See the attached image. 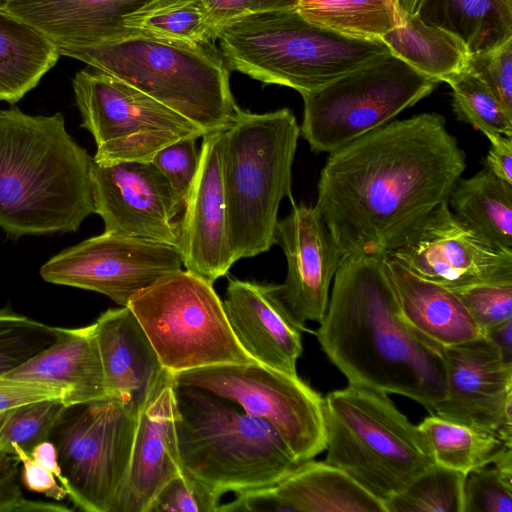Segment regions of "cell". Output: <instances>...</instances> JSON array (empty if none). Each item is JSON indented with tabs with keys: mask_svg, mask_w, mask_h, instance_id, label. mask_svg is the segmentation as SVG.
Segmentation results:
<instances>
[{
	"mask_svg": "<svg viewBox=\"0 0 512 512\" xmlns=\"http://www.w3.org/2000/svg\"><path fill=\"white\" fill-rule=\"evenodd\" d=\"M466 157L440 114L391 122L329 153L315 207L343 257L384 255L448 201Z\"/></svg>",
	"mask_w": 512,
	"mask_h": 512,
	"instance_id": "1",
	"label": "cell"
},
{
	"mask_svg": "<svg viewBox=\"0 0 512 512\" xmlns=\"http://www.w3.org/2000/svg\"><path fill=\"white\" fill-rule=\"evenodd\" d=\"M315 335L348 383L408 397L429 414L445 397L439 347L404 319L384 255L343 258Z\"/></svg>",
	"mask_w": 512,
	"mask_h": 512,
	"instance_id": "2",
	"label": "cell"
},
{
	"mask_svg": "<svg viewBox=\"0 0 512 512\" xmlns=\"http://www.w3.org/2000/svg\"><path fill=\"white\" fill-rule=\"evenodd\" d=\"M92 157L61 113L0 111V227L12 237L75 232L94 213Z\"/></svg>",
	"mask_w": 512,
	"mask_h": 512,
	"instance_id": "3",
	"label": "cell"
},
{
	"mask_svg": "<svg viewBox=\"0 0 512 512\" xmlns=\"http://www.w3.org/2000/svg\"><path fill=\"white\" fill-rule=\"evenodd\" d=\"M215 39L229 71L301 95L391 53L380 38L337 33L308 21L296 7L233 18Z\"/></svg>",
	"mask_w": 512,
	"mask_h": 512,
	"instance_id": "4",
	"label": "cell"
},
{
	"mask_svg": "<svg viewBox=\"0 0 512 512\" xmlns=\"http://www.w3.org/2000/svg\"><path fill=\"white\" fill-rule=\"evenodd\" d=\"M182 470L224 495L270 487L301 464L277 430L232 401L174 382Z\"/></svg>",
	"mask_w": 512,
	"mask_h": 512,
	"instance_id": "5",
	"label": "cell"
},
{
	"mask_svg": "<svg viewBox=\"0 0 512 512\" xmlns=\"http://www.w3.org/2000/svg\"><path fill=\"white\" fill-rule=\"evenodd\" d=\"M57 50L135 87L204 135L225 131L241 110L231 93L229 70L213 43L166 41L132 31L114 40Z\"/></svg>",
	"mask_w": 512,
	"mask_h": 512,
	"instance_id": "6",
	"label": "cell"
},
{
	"mask_svg": "<svg viewBox=\"0 0 512 512\" xmlns=\"http://www.w3.org/2000/svg\"><path fill=\"white\" fill-rule=\"evenodd\" d=\"M300 126L288 108L240 110L223 132L222 176L229 242L235 261L270 250L278 210L292 203V165Z\"/></svg>",
	"mask_w": 512,
	"mask_h": 512,
	"instance_id": "7",
	"label": "cell"
},
{
	"mask_svg": "<svg viewBox=\"0 0 512 512\" xmlns=\"http://www.w3.org/2000/svg\"><path fill=\"white\" fill-rule=\"evenodd\" d=\"M325 462L383 504L434 464L417 425L388 394L348 383L324 397Z\"/></svg>",
	"mask_w": 512,
	"mask_h": 512,
	"instance_id": "8",
	"label": "cell"
},
{
	"mask_svg": "<svg viewBox=\"0 0 512 512\" xmlns=\"http://www.w3.org/2000/svg\"><path fill=\"white\" fill-rule=\"evenodd\" d=\"M173 374L254 361L239 345L213 283L189 270L167 274L127 305Z\"/></svg>",
	"mask_w": 512,
	"mask_h": 512,
	"instance_id": "9",
	"label": "cell"
},
{
	"mask_svg": "<svg viewBox=\"0 0 512 512\" xmlns=\"http://www.w3.org/2000/svg\"><path fill=\"white\" fill-rule=\"evenodd\" d=\"M439 82L389 53L328 85L302 94L300 135L316 153H331L392 120Z\"/></svg>",
	"mask_w": 512,
	"mask_h": 512,
	"instance_id": "10",
	"label": "cell"
},
{
	"mask_svg": "<svg viewBox=\"0 0 512 512\" xmlns=\"http://www.w3.org/2000/svg\"><path fill=\"white\" fill-rule=\"evenodd\" d=\"M139 409L109 395L66 405L48 441L57 451L67 495L87 512H113L129 467Z\"/></svg>",
	"mask_w": 512,
	"mask_h": 512,
	"instance_id": "11",
	"label": "cell"
},
{
	"mask_svg": "<svg viewBox=\"0 0 512 512\" xmlns=\"http://www.w3.org/2000/svg\"><path fill=\"white\" fill-rule=\"evenodd\" d=\"M174 382L226 398L266 420L300 463L325 450L324 397L298 375L257 362L228 363L174 374Z\"/></svg>",
	"mask_w": 512,
	"mask_h": 512,
	"instance_id": "12",
	"label": "cell"
},
{
	"mask_svg": "<svg viewBox=\"0 0 512 512\" xmlns=\"http://www.w3.org/2000/svg\"><path fill=\"white\" fill-rule=\"evenodd\" d=\"M182 266L174 245L103 232L49 259L40 275L48 283L95 291L127 306L137 292Z\"/></svg>",
	"mask_w": 512,
	"mask_h": 512,
	"instance_id": "13",
	"label": "cell"
},
{
	"mask_svg": "<svg viewBox=\"0 0 512 512\" xmlns=\"http://www.w3.org/2000/svg\"><path fill=\"white\" fill-rule=\"evenodd\" d=\"M415 275L449 289L512 281V251L486 241L439 204L386 252Z\"/></svg>",
	"mask_w": 512,
	"mask_h": 512,
	"instance_id": "14",
	"label": "cell"
},
{
	"mask_svg": "<svg viewBox=\"0 0 512 512\" xmlns=\"http://www.w3.org/2000/svg\"><path fill=\"white\" fill-rule=\"evenodd\" d=\"M90 182L94 213L102 218L104 232L177 245L175 218L182 207L152 162L92 159Z\"/></svg>",
	"mask_w": 512,
	"mask_h": 512,
	"instance_id": "15",
	"label": "cell"
},
{
	"mask_svg": "<svg viewBox=\"0 0 512 512\" xmlns=\"http://www.w3.org/2000/svg\"><path fill=\"white\" fill-rule=\"evenodd\" d=\"M439 351L446 392L433 414L490 433L512 447V365L484 335Z\"/></svg>",
	"mask_w": 512,
	"mask_h": 512,
	"instance_id": "16",
	"label": "cell"
},
{
	"mask_svg": "<svg viewBox=\"0 0 512 512\" xmlns=\"http://www.w3.org/2000/svg\"><path fill=\"white\" fill-rule=\"evenodd\" d=\"M72 87L82 117L81 127L92 134L97 146L143 133L204 136L185 117L91 66L75 74Z\"/></svg>",
	"mask_w": 512,
	"mask_h": 512,
	"instance_id": "17",
	"label": "cell"
},
{
	"mask_svg": "<svg viewBox=\"0 0 512 512\" xmlns=\"http://www.w3.org/2000/svg\"><path fill=\"white\" fill-rule=\"evenodd\" d=\"M292 204L290 213L278 220L274 233L275 244L287 261L280 294L301 323L320 322L344 257L316 207Z\"/></svg>",
	"mask_w": 512,
	"mask_h": 512,
	"instance_id": "18",
	"label": "cell"
},
{
	"mask_svg": "<svg viewBox=\"0 0 512 512\" xmlns=\"http://www.w3.org/2000/svg\"><path fill=\"white\" fill-rule=\"evenodd\" d=\"M223 132L204 135L199 167L178 227L182 265L214 283L236 262L231 250L222 176Z\"/></svg>",
	"mask_w": 512,
	"mask_h": 512,
	"instance_id": "19",
	"label": "cell"
},
{
	"mask_svg": "<svg viewBox=\"0 0 512 512\" xmlns=\"http://www.w3.org/2000/svg\"><path fill=\"white\" fill-rule=\"evenodd\" d=\"M223 306L236 340L254 361L297 375L306 329L283 300L280 285L229 279Z\"/></svg>",
	"mask_w": 512,
	"mask_h": 512,
	"instance_id": "20",
	"label": "cell"
},
{
	"mask_svg": "<svg viewBox=\"0 0 512 512\" xmlns=\"http://www.w3.org/2000/svg\"><path fill=\"white\" fill-rule=\"evenodd\" d=\"M181 472L174 374L164 368L139 409L129 467L113 512H147L158 491Z\"/></svg>",
	"mask_w": 512,
	"mask_h": 512,
	"instance_id": "21",
	"label": "cell"
},
{
	"mask_svg": "<svg viewBox=\"0 0 512 512\" xmlns=\"http://www.w3.org/2000/svg\"><path fill=\"white\" fill-rule=\"evenodd\" d=\"M152 0H12L4 9L42 33L57 49L128 35L124 19Z\"/></svg>",
	"mask_w": 512,
	"mask_h": 512,
	"instance_id": "22",
	"label": "cell"
},
{
	"mask_svg": "<svg viewBox=\"0 0 512 512\" xmlns=\"http://www.w3.org/2000/svg\"><path fill=\"white\" fill-rule=\"evenodd\" d=\"M92 328L110 395L140 409L164 369L143 327L121 306L102 313Z\"/></svg>",
	"mask_w": 512,
	"mask_h": 512,
	"instance_id": "23",
	"label": "cell"
},
{
	"mask_svg": "<svg viewBox=\"0 0 512 512\" xmlns=\"http://www.w3.org/2000/svg\"><path fill=\"white\" fill-rule=\"evenodd\" d=\"M3 376L60 387L65 405L110 395L92 325L64 328L55 343Z\"/></svg>",
	"mask_w": 512,
	"mask_h": 512,
	"instance_id": "24",
	"label": "cell"
},
{
	"mask_svg": "<svg viewBox=\"0 0 512 512\" xmlns=\"http://www.w3.org/2000/svg\"><path fill=\"white\" fill-rule=\"evenodd\" d=\"M385 258L401 313L416 332L437 347L483 336L452 290L420 278L399 262Z\"/></svg>",
	"mask_w": 512,
	"mask_h": 512,
	"instance_id": "25",
	"label": "cell"
},
{
	"mask_svg": "<svg viewBox=\"0 0 512 512\" xmlns=\"http://www.w3.org/2000/svg\"><path fill=\"white\" fill-rule=\"evenodd\" d=\"M272 490L283 511L386 512L380 500L325 461L299 464Z\"/></svg>",
	"mask_w": 512,
	"mask_h": 512,
	"instance_id": "26",
	"label": "cell"
},
{
	"mask_svg": "<svg viewBox=\"0 0 512 512\" xmlns=\"http://www.w3.org/2000/svg\"><path fill=\"white\" fill-rule=\"evenodd\" d=\"M414 14L455 35L469 54L512 38V0H418Z\"/></svg>",
	"mask_w": 512,
	"mask_h": 512,
	"instance_id": "27",
	"label": "cell"
},
{
	"mask_svg": "<svg viewBox=\"0 0 512 512\" xmlns=\"http://www.w3.org/2000/svg\"><path fill=\"white\" fill-rule=\"evenodd\" d=\"M59 58L55 45L42 33L0 10V101L18 102Z\"/></svg>",
	"mask_w": 512,
	"mask_h": 512,
	"instance_id": "28",
	"label": "cell"
},
{
	"mask_svg": "<svg viewBox=\"0 0 512 512\" xmlns=\"http://www.w3.org/2000/svg\"><path fill=\"white\" fill-rule=\"evenodd\" d=\"M448 205L486 241L512 251V184L483 168L456 182Z\"/></svg>",
	"mask_w": 512,
	"mask_h": 512,
	"instance_id": "29",
	"label": "cell"
},
{
	"mask_svg": "<svg viewBox=\"0 0 512 512\" xmlns=\"http://www.w3.org/2000/svg\"><path fill=\"white\" fill-rule=\"evenodd\" d=\"M380 39L391 54L438 82L461 70L469 55L459 38L415 14L404 15L402 22Z\"/></svg>",
	"mask_w": 512,
	"mask_h": 512,
	"instance_id": "30",
	"label": "cell"
},
{
	"mask_svg": "<svg viewBox=\"0 0 512 512\" xmlns=\"http://www.w3.org/2000/svg\"><path fill=\"white\" fill-rule=\"evenodd\" d=\"M434 464L465 475L492 464L510 446L485 431L430 414L417 425Z\"/></svg>",
	"mask_w": 512,
	"mask_h": 512,
	"instance_id": "31",
	"label": "cell"
},
{
	"mask_svg": "<svg viewBox=\"0 0 512 512\" xmlns=\"http://www.w3.org/2000/svg\"><path fill=\"white\" fill-rule=\"evenodd\" d=\"M296 8L314 24L364 39L380 38L404 16L397 0H300Z\"/></svg>",
	"mask_w": 512,
	"mask_h": 512,
	"instance_id": "32",
	"label": "cell"
},
{
	"mask_svg": "<svg viewBox=\"0 0 512 512\" xmlns=\"http://www.w3.org/2000/svg\"><path fill=\"white\" fill-rule=\"evenodd\" d=\"M138 34L187 44L213 43L204 0H152L124 19Z\"/></svg>",
	"mask_w": 512,
	"mask_h": 512,
	"instance_id": "33",
	"label": "cell"
},
{
	"mask_svg": "<svg viewBox=\"0 0 512 512\" xmlns=\"http://www.w3.org/2000/svg\"><path fill=\"white\" fill-rule=\"evenodd\" d=\"M452 90V107L459 121L473 126L486 137H512V115L508 114L488 86L465 66L443 79Z\"/></svg>",
	"mask_w": 512,
	"mask_h": 512,
	"instance_id": "34",
	"label": "cell"
},
{
	"mask_svg": "<svg viewBox=\"0 0 512 512\" xmlns=\"http://www.w3.org/2000/svg\"><path fill=\"white\" fill-rule=\"evenodd\" d=\"M465 474L437 464L385 503L386 512H462Z\"/></svg>",
	"mask_w": 512,
	"mask_h": 512,
	"instance_id": "35",
	"label": "cell"
},
{
	"mask_svg": "<svg viewBox=\"0 0 512 512\" xmlns=\"http://www.w3.org/2000/svg\"><path fill=\"white\" fill-rule=\"evenodd\" d=\"M64 328L0 310V376L18 368L55 343Z\"/></svg>",
	"mask_w": 512,
	"mask_h": 512,
	"instance_id": "36",
	"label": "cell"
},
{
	"mask_svg": "<svg viewBox=\"0 0 512 512\" xmlns=\"http://www.w3.org/2000/svg\"><path fill=\"white\" fill-rule=\"evenodd\" d=\"M65 406L62 399H47L0 412V452L12 454L11 444L16 443L30 454L48 440Z\"/></svg>",
	"mask_w": 512,
	"mask_h": 512,
	"instance_id": "37",
	"label": "cell"
},
{
	"mask_svg": "<svg viewBox=\"0 0 512 512\" xmlns=\"http://www.w3.org/2000/svg\"><path fill=\"white\" fill-rule=\"evenodd\" d=\"M466 474L462 512H512V447Z\"/></svg>",
	"mask_w": 512,
	"mask_h": 512,
	"instance_id": "38",
	"label": "cell"
},
{
	"mask_svg": "<svg viewBox=\"0 0 512 512\" xmlns=\"http://www.w3.org/2000/svg\"><path fill=\"white\" fill-rule=\"evenodd\" d=\"M460 299L482 333L512 319V281L450 289Z\"/></svg>",
	"mask_w": 512,
	"mask_h": 512,
	"instance_id": "39",
	"label": "cell"
},
{
	"mask_svg": "<svg viewBox=\"0 0 512 512\" xmlns=\"http://www.w3.org/2000/svg\"><path fill=\"white\" fill-rule=\"evenodd\" d=\"M222 496L182 470L158 491L147 512H218Z\"/></svg>",
	"mask_w": 512,
	"mask_h": 512,
	"instance_id": "40",
	"label": "cell"
},
{
	"mask_svg": "<svg viewBox=\"0 0 512 512\" xmlns=\"http://www.w3.org/2000/svg\"><path fill=\"white\" fill-rule=\"evenodd\" d=\"M197 139L184 137L173 141L161 148L151 160L168 180L182 210L199 167Z\"/></svg>",
	"mask_w": 512,
	"mask_h": 512,
	"instance_id": "41",
	"label": "cell"
},
{
	"mask_svg": "<svg viewBox=\"0 0 512 512\" xmlns=\"http://www.w3.org/2000/svg\"><path fill=\"white\" fill-rule=\"evenodd\" d=\"M465 67L492 91L512 115V38L490 49L469 54Z\"/></svg>",
	"mask_w": 512,
	"mask_h": 512,
	"instance_id": "42",
	"label": "cell"
},
{
	"mask_svg": "<svg viewBox=\"0 0 512 512\" xmlns=\"http://www.w3.org/2000/svg\"><path fill=\"white\" fill-rule=\"evenodd\" d=\"M184 138L171 133H143L97 146L92 158L98 162L150 161L163 147Z\"/></svg>",
	"mask_w": 512,
	"mask_h": 512,
	"instance_id": "43",
	"label": "cell"
},
{
	"mask_svg": "<svg viewBox=\"0 0 512 512\" xmlns=\"http://www.w3.org/2000/svg\"><path fill=\"white\" fill-rule=\"evenodd\" d=\"M19 459L0 452V512L70 511L64 505L24 498L18 482Z\"/></svg>",
	"mask_w": 512,
	"mask_h": 512,
	"instance_id": "44",
	"label": "cell"
},
{
	"mask_svg": "<svg viewBox=\"0 0 512 512\" xmlns=\"http://www.w3.org/2000/svg\"><path fill=\"white\" fill-rule=\"evenodd\" d=\"M208 11V24L215 41L218 28L228 20L247 14L270 10L295 8L300 0H204Z\"/></svg>",
	"mask_w": 512,
	"mask_h": 512,
	"instance_id": "45",
	"label": "cell"
},
{
	"mask_svg": "<svg viewBox=\"0 0 512 512\" xmlns=\"http://www.w3.org/2000/svg\"><path fill=\"white\" fill-rule=\"evenodd\" d=\"M60 387L23 379L0 376V412L47 399H63Z\"/></svg>",
	"mask_w": 512,
	"mask_h": 512,
	"instance_id": "46",
	"label": "cell"
},
{
	"mask_svg": "<svg viewBox=\"0 0 512 512\" xmlns=\"http://www.w3.org/2000/svg\"><path fill=\"white\" fill-rule=\"evenodd\" d=\"M11 449L12 454L19 459L22 465L21 479L28 490L42 493L56 501H61L68 496L64 487L57 482L56 477L18 444L12 443Z\"/></svg>",
	"mask_w": 512,
	"mask_h": 512,
	"instance_id": "47",
	"label": "cell"
},
{
	"mask_svg": "<svg viewBox=\"0 0 512 512\" xmlns=\"http://www.w3.org/2000/svg\"><path fill=\"white\" fill-rule=\"evenodd\" d=\"M485 168L500 179L512 184V137L491 135Z\"/></svg>",
	"mask_w": 512,
	"mask_h": 512,
	"instance_id": "48",
	"label": "cell"
},
{
	"mask_svg": "<svg viewBox=\"0 0 512 512\" xmlns=\"http://www.w3.org/2000/svg\"><path fill=\"white\" fill-rule=\"evenodd\" d=\"M30 455L35 461L47 468L67 492V481L62 474L54 444L48 440L43 441L34 447Z\"/></svg>",
	"mask_w": 512,
	"mask_h": 512,
	"instance_id": "49",
	"label": "cell"
},
{
	"mask_svg": "<svg viewBox=\"0 0 512 512\" xmlns=\"http://www.w3.org/2000/svg\"><path fill=\"white\" fill-rule=\"evenodd\" d=\"M499 350L503 361L512 365V319L483 333Z\"/></svg>",
	"mask_w": 512,
	"mask_h": 512,
	"instance_id": "50",
	"label": "cell"
},
{
	"mask_svg": "<svg viewBox=\"0 0 512 512\" xmlns=\"http://www.w3.org/2000/svg\"><path fill=\"white\" fill-rule=\"evenodd\" d=\"M418 0H397V5L403 15H414Z\"/></svg>",
	"mask_w": 512,
	"mask_h": 512,
	"instance_id": "51",
	"label": "cell"
},
{
	"mask_svg": "<svg viewBox=\"0 0 512 512\" xmlns=\"http://www.w3.org/2000/svg\"><path fill=\"white\" fill-rule=\"evenodd\" d=\"M12 0H0V10H4L5 7L11 2Z\"/></svg>",
	"mask_w": 512,
	"mask_h": 512,
	"instance_id": "52",
	"label": "cell"
}]
</instances>
